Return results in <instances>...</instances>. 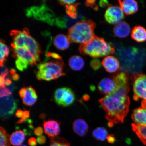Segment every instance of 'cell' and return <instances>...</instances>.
Returning <instances> with one entry per match:
<instances>
[{
  "label": "cell",
  "instance_id": "52a82bcc",
  "mask_svg": "<svg viewBox=\"0 0 146 146\" xmlns=\"http://www.w3.org/2000/svg\"><path fill=\"white\" fill-rule=\"evenodd\" d=\"M133 99L136 101L139 99L146 100V75L139 73L133 76Z\"/></svg>",
  "mask_w": 146,
  "mask_h": 146
},
{
  "label": "cell",
  "instance_id": "3957f363",
  "mask_svg": "<svg viewBox=\"0 0 146 146\" xmlns=\"http://www.w3.org/2000/svg\"><path fill=\"white\" fill-rule=\"evenodd\" d=\"M52 59L48 62L39 64L36 72V78L39 81H50L64 76V63L59 54L50 52Z\"/></svg>",
  "mask_w": 146,
  "mask_h": 146
},
{
  "label": "cell",
  "instance_id": "d6986e66",
  "mask_svg": "<svg viewBox=\"0 0 146 146\" xmlns=\"http://www.w3.org/2000/svg\"><path fill=\"white\" fill-rule=\"evenodd\" d=\"M54 43L56 48L60 50H64L68 48L70 42L68 36L63 34H59L54 37Z\"/></svg>",
  "mask_w": 146,
  "mask_h": 146
},
{
  "label": "cell",
  "instance_id": "8d00e7d4",
  "mask_svg": "<svg viewBox=\"0 0 146 146\" xmlns=\"http://www.w3.org/2000/svg\"><path fill=\"white\" fill-rule=\"evenodd\" d=\"M27 93V89L26 88H22L19 91V94L20 97L22 98L24 97Z\"/></svg>",
  "mask_w": 146,
  "mask_h": 146
},
{
  "label": "cell",
  "instance_id": "836d02e7",
  "mask_svg": "<svg viewBox=\"0 0 146 146\" xmlns=\"http://www.w3.org/2000/svg\"><path fill=\"white\" fill-rule=\"evenodd\" d=\"M107 140L109 143L113 144L115 142L116 138L114 135H109L108 136Z\"/></svg>",
  "mask_w": 146,
  "mask_h": 146
},
{
  "label": "cell",
  "instance_id": "4fadbf2b",
  "mask_svg": "<svg viewBox=\"0 0 146 146\" xmlns=\"http://www.w3.org/2000/svg\"><path fill=\"white\" fill-rule=\"evenodd\" d=\"M120 8L127 15L134 14L138 10L137 2L134 0L118 1Z\"/></svg>",
  "mask_w": 146,
  "mask_h": 146
},
{
  "label": "cell",
  "instance_id": "7c38bea8",
  "mask_svg": "<svg viewBox=\"0 0 146 146\" xmlns=\"http://www.w3.org/2000/svg\"><path fill=\"white\" fill-rule=\"evenodd\" d=\"M102 64L108 72L112 73L115 72L120 67L118 60L114 56H106L102 62Z\"/></svg>",
  "mask_w": 146,
  "mask_h": 146
},
{
  "label": "cell",
  "instance_id": "d4e9b609",
  "mask_svg": "<svg viewBox=\"0 0 146 146\" xmlns=\"http://www.w3.org/2000/svg\"><path fill=\"white\" fill-rule=\"evenodd\" d=\"M80 3L65 5L66 11L68 16L72 19H76L78 17L77 7Z\"/></svg>",
  "mask_w": 146,
  "mask_h": 146
},
{
  "label": "cell",
  "instance_id": "60d3db41",
  "mask_svg": "<svg viewBox=\"0 0 146 146\" xmlns=\"http://www.w3.org/2000/svg\"><path fill=\"white\" fill-rule=\"evenodd\" d=\"M12 83V81L10 78H7L5 80V84L7 86H9Z\"/></svg>",
  "mask_w": 146,
  "mask_h": 146
},
{
  "label": "cell",
  "instance_id": "e0dca14e",
  "mask_svg": "<svg viewBox=\"0 0 146 146\" xmlns=\"http://www.w3.org/2000/svg\"><path fill=\"white\" fill-rule=\"evenodd\" d=\"M131 36L138 42H143L146 41V29L140 25L135 26L131 31Z\"/></svg>",
  "mask_w": 146,
  "mask_h": 146
},
{
  "label": "cell",
  "instance_id": "603a6c76",
  "mask_svg": "<svg viewBox=\"0 0 146 146\" xmlns=\"http://www.w3.org/2000/svg\"><path fill=\"white\" fill-rule=\"evenodd\" d=\"M92 136L98 141H105L108 136V132L104 127H98L95 129L92 133Z\"/></svg>",
  "mask_w": 146,
  "mask_h": 146
},
{
  "label": "cell",
  "instance_id": "b9f144b4",
  "mask_svg": "<svg viewBox=\"0 0 146 146\" xmlns=\"http://www.w3.org/2000/svg\"><path fill=\"white\" fill-rule=\"evenodd\" d=\"M25 121V120L23 119H21L19 120L16 123V124H22L24 123Z\"/></svg>",
  "mask_w": 146,
  "mask_h": 146
},
{
  "label": "cell",
  "instance_id": "f546056e",
  "mask_svg": "<svg viewBox=\"0 0 146 146\" xmlns=\"http://www.w3.org/2000/svg\"><path fill=\"white\" fill-rule=\"evenodd\" d=\"M12 92L8 88H1L0 97L1 98L5 96H8L12 95Z\"/></svg>",
  "mask_w": 146,
  "mask_h": 146
},
{
  "label": "cell",
  "instance_id": "ac0fdd59",
  "mask_svg": "<svg viewBox=\"0 0 146 146\" xmlns=\"http://www.w3.org/2000/svg\"><path fill=\"white\" fill-rule=\"evenodd\" d=\"M27 93L23 99L24 104L27 106L33 105L37 100L38 96L36 91L31 86L26 88Z\"/></svg>",
  "mask_w": 146,
  "mask_h": 146
},
{
  "label": "cell",
  "instance_id": "ee69618b",
  "mask_svg": "<svg viewBox=\"0 0 146 146\" xmlns=\"http://www.w3.org/2000/svg\"><path fill=\"white\" fill-rule=\"evenodd\" d=\"M27 146L25 145H19V146Z\"/></svg>",
  "mask_w": 146,
  "mask_h": 146
},
{
  "label": "cell",
  "instance_id": "4dcf8cb0",
  "mask_svg": "<svg viewBox=\"0 0 146 146\" xmlns=\"http://www.w3.org/2000/svg\"><path fill=\"white\" fill-rule=\"evenodd\" d=\"M44 132L43 129L41 127H36L34 130V134L37 136H41L43 135Z\"/></svg>",
  "mask_w": 146,
  "mask_h": 146
},
{
  "label": "cell",
  "instance_id": "e575fe53",
  "mask_svg": "<svg viewBox=\"0 0 146 146\" xmlns=\"http://www.w3.org/2000/svg\"><path fill=\"white\" fill-rule=\"evenodd\" d=\"M36 140H37L38 143L40 145H43L46 142V138L45 136H44L38 137Z\"/></svg>",
  "mask_w": 146,
  "mask_h": 146
},
{
  "label": "cell",
  "instance_id": "6da1fadb",
  "mask_svg": "<svg viewBox=\"0 0 146 146\" xmlns=\"http://www.w3.org/2000/svg\"><path fill=\"white\" fill-rule=\"evenodd\" d=\"M13 57L16 59V68L23 72L30 65L34 66L40 62V46L32 37L27 27L22 31L12 30L10 33Z\"/></svg>",
  "mask_w": 146,
  "mask_h": 146
},
{
  "label": "cell",
  "instance_id": "7bdbcfd3",
  "mask_svg": "<svg viewBox=\"0 0 146 146\" xmlns=\"http://www.w3.org/2000/svg\"><path fill=\"white\" fill-rule=\"evenodd\" d=\"M10 73L11 76L16 74V70L14 69H12L10 71Z\"/></svg>",
  "mask_w": 146,
  "mask_h": 146
},
{
  "label": "cell",
  "instance_id": "d6a6232c",
  "mask_svg": "<svg viewBox=\"0 0 146 146\" xmlns=\"http://www.w3.org/2000/svg\"><path fill=\"white\" fill-rule=\"evenodd\" d=\"M28 143L30 146H36L37 143V140L34 137H31L28 140Z\"/></svg>",
  "mask_w": 146,
  "mask_h": 146
},
{
  "label": "cell",
  "instance_id": "4316f807",
  "mask_svg": "<svg viewBox=\"0 0 146 146\" xmlns=\"http://www.w3.org/2000/svg\"><path fill=\"white\" fill-rule=\"evenodd\" d=\"M50 139V146H70V143L64 138L56 136Z\"/></svg>",
  "mask_w": 146,
  "mask_h": 146
},
{
  "label": "cell",
  "instance_id": "8fae6325",
  "mask_svg": "<svg viewBox=\"0 0 146 146\" xmlns=\"http://www.w3.org/2000/svg\"><path fill=\"white\" fill-rule=\"evenodd\" d=\"M43 126L45 134L50 138L57 136L60 134V123L57 121L49 120L44 121Z\"/></svg>",
  "mask_w": 146,
  "mask_h": 146
},
{
  "label": "cell",
  "instance_id": "7a4b0ae2",
  "mask_svg": "<svg viewBox=\"0 0 146 146\" xmlns=\"http://www.w3.org/2000/svg\"><path fill=\"white\" fill-rule=\"evenodd\" d=\"M129 90V86H117L114 92L99 100L106 113V118L110 124L124 122L130 105V99L127 96Z\"/></svg>",
  "mask_w": 146,
  "mask_h": 146
},
{
  "label": "cell",
  "instance_id": "ba28073f",
  "mask_svg": "<svg viewBox=\"0 0 146 146\" xmlns=\"http://www.w3.org/2000/svg\"><path fill=\"white\" fill-rule=\"evenodd\" d=\"M54 99L55 102L58 105L66 107L74 103L75 96L70 88L67 87L61 88L55 91Z\"/></svg>",
  "mask_w": 146,
  "mask_h": 146
},
{
  "label": "cell",
  "instance_id": "484cf974",
  "mask_svg": "<svg viewBox=\"0 0 146 146\" xmlns=\"http://www.w3.org/2000/svg\"><path fill=\"white\" fill-rule=\"evenodd\" d=\"M0 146H10V137L4 128L0 127Z\"/></svg>",
  "mask_w": 146,
  "mask_h": 146
},
{
  "label": "cell",
  "instance_id": "5b68a950",
  "mask_svg": "<svg viewBox=\"0 0 146 146\" xmlns=\"http://www.w3.org/2000/svg\"><path fill=\"white\" fill-rule=\"evenodd\" d=\"M96 27L95 23L92 20H83L69 29L67 36L70 42L83 44L96 36L94 33Z\"/></svg>",
  "mask_w": 146,
  "mask_h": 146
},
{
  "label": "cell",
  "instance_id": "44dd1931",
  "mask_svg": "<svg viewBox=\"0 0 146 146\" xmlns=\"http://www.w3.org/2000/svg\"><path fill=\"white\" fill-rule=\"evenodd\" d=\"M25 132L21 130L16 131L10 137L11 143L14 146L22 145L25 140Z\"/></svg>",
  "mask_w": 146,
  "mask_h": 146
},
{
  "label": "cell",
  "instance_id": "d590c367",
  "mask_svg": "<svg viewBox=\"0 0 146 146\" xmlns=\"http://www.w3.org/2000/svg\"><path fill=\"white\" fill-rule=\"evenodd\" d=\"M99 4L100 6L102 8H105L107 7H109V5L108 1L105 0H102L99 1Z\"/></svg>",
  "mask_w": 146,
  "mask_h": 146
},
{
  "label": "cell",
  "instance_id": "7402d4cb",
  "mask_svg": "<svg viewBox=\"0 0 146 146\" xmlns=\"http://www.w3.org/2000/svg\"><path fill=\"white\" fill-rule=\"evenodd\" d=\"M133 130L144 145H146V126L132 124Z\"/></svg>",
  "mask_w": 146,
  "mask_h": 146
},
{
  "label": "cell",
  "instance_id": "30bf717a",
  "mask_svg": "<svg viewBox=\"0 0 146 146\" xmlns=\"http://www.w3.org/2000/svg\"><path fill=\"white\" fill-rule=\"evenodd\" d=\"M116 88V83L112 76L110 78H103L98 85V89L99 92L106 96L114 92Z\"/></svg>",
  "mask_w": 146,
  "mask_h": 146
},
{
  "label": "cell",
  "instance_id": "1f68e13d",
  "mask_svg": "<svg viewBox=\"0 0 146 146\" xmlns=\"http://www.w3.org/2000/svg\"><path fill=\"white\" fill-rule=\"evenodd\" d=\"M60 4L61 5H67L72 4L76 1L74 0H65V1H58Z\"/></svg>",
  "mask_w": 146,
  "mask_h": 146
},
{
  "label": "cell",
  "instance_id": "8992f818",
  "mask_svg": "<svg viewBox=\"0 0 146 146\" xmlns=\"http://www.w3.org/2000/svg\"><path fill=\"white\" fill-rule=\"evenodd\" d=\"M26 14L29 17H33L51 25H54L56 18L54 12L46 5L34 6L27 9Z\"/></svg>",
  "mask_w": 146,
  "mask_h": 146
},
{
  "label": "cell",
  "instance_id": "5bb4252c",
  "mask_svg": "<svg viewBox=\"0 0 146 146\" xmlns=\"http://www.w3.org/2000/svg\"><path fill=\"white\" fill-rule=\"evenodd\" d=\"M131 27L128 23L125 21H121L115 25L113 33L115 36L119 38H125L129 35Z\"/></svg>",
  "mask_w": 146,
  "mask_h": 146
},
{
  "label": "cell",
  "instance_id": "f35d334b",
  "mask_svg": "<svg viewBox=\"0 0 146 146\" xmlns=\"http://www.w3.org/2000/svg\"><path fill=\"white\" fill-rule=\"evenodd\" d=\"M30 117V112L28 111H23L22 118L24 120L28 119Z\"/></svg>",
  "mask_w": 146,
  "mask_h": 146
},
{
  "label": "cell",
  "instance_id": "9a60e30c",
  "mask_svg": "<svg viewBox=\"0 0 146 146\" xmlns=\"http://www.w3.org/2000/svg\"><path fill=\"white\" fill-rule=\"evenodd\" d=\"M73 129L78 135L84 137L88 132L89 127L85 120L80 119L76 120L73 123Z\"/></svg>",
  "mask_w": 146,
  "mask_h": 146
},
{
  "label": "cell",
  "instance_id": "f1b7e54d",
  "mask_svg": "<svg viewBox=\"0 0 146 146\" xmlns=\"http://www.w3.org/2000/svg\"><path fill=\"white\" fill-rule=\"evenodd\" d=\"M96 1H85V5L86 6L90 7V8L94 9V10L97 11L99 9L98 5L96 3Z\"/></svg>",
  "mask_w": 146,
  "mask_h": 146
},
{
  "label": "cell",
  "instance_id": "277c9868",
  "mask_svg": "<svg viewBox=\"0 0 146 146\" xmlns=\"http://www.w3.org/2000/svg\"><path fill=\"white\" fill-rule=\"evenodd\" d=\"M78 50L83 55L95 58L108 56L115 52L112 44L107 42L103 38L96 36L87 42L81 44Z\"/></svg>",
  "mask_w": 146,
  "mask_h": 146
},
{
  "label": "cell",
  "instance_id": "cb8c5ba5",
  "mask_svg": "<svg viewBox=\"0 0 146 146\" xmlns=\"http://www.w3.org/2000/svg\"><path fill=\"white\" fill-rule=\"evenodd\" d=\"M1 56H0V65L1 67H3L4 66L5 62L8 58L9 49L8 46L5 44V41L3 40H1Z\"/></svg>",
  "mask_w": 146,
  "mask_h": 146
},
{
  "label": "cell",
  "instance_id": "83f0119b",
  "mask_svg": "<svg viewBox=\"0 0 146 146\" xmlns=\"http://www.w3.org/2000/svg\"><path fill=\"white\" fill-rule=\"evenodd\" d=\"M90 65L91 68L94 70H98L101 66V63L99 60L93 59L90 62Z\"/></svg>",
  "mask_w": 146,
  "mask_h": 146
},
{
  "label": "cell",
  "instance_id": "9c48e42d",
  "mask_svg": "<svg viewBox=\"0 0 146 146\" xmlns=\"http://www.w3.org/2000/svg\"><path fill=\"white\" fill-rule=\"evenodd\" d=\"M104 18L107 23L116 25L121 22L125 18V15L120 7L110 5L106 11Z\"/></svg>",
  "mask_w": 146,
  "mask_h": 146
},
{
  "label": "cell",
  "instance_id": "ab89813d",
  "mask_svg": "<svg viewBox=\"0 0 146 146\" xmlns=\"http://www.w3.org/2000/svg\"><path fill=\"white\" fill-rule=\"evenodd\" d=\"M11 78L13 80L15 81H17L19 79V76L17 74H15L11 76Z\"/></svg>",
  "mask_w": 146,
  "mask_h": 146
},
{
  "label": "cell",
  "instance_id": "ffe728a7",
  "mask_svg": "<svg viewBox=\"0 0 146 146\" xmlns=\"http://www.w3.org/2000/svg\"><path fill=\"white\" fill-rule=\"evenodd\" d=\"M69 67L74 71H80L83 68L85 62L81 56L77 55L72 56L69 59L68 61Z\"/></svg>",
  "mask_w": 146,
  "mask_h": 146
},
{
  "label": "cell",
  "instance_id": "74e56055",
  "mask_svg": "<svg viewBox=\"0 0 146 146\" xmlns=\"http://www.w3.org/2000/svg\"><path fill=\"white\" fill-rule=\"evenodd\" d=\"M23 111L21 109L18 110L15 113V116L18 118H22Z\"/></svg>",
  "mask_w": 146,
  "mask_h": 146
},
{
  "label": "cell",
  "instance_id": "2e32d148",
  "mask_svg": "<svg viewBox=\"0 0 146 146\" xmlns=\"http://www.w3.org/2000/svg\"><path fill=\"white\" fill-rule=\"evenodd\" d=\"M132 117L135 123L146 126V109L138 108L133 111Z\"/></svg>",
  "mask_w": 146,
  "mask_h": 146
}]
</instances>
